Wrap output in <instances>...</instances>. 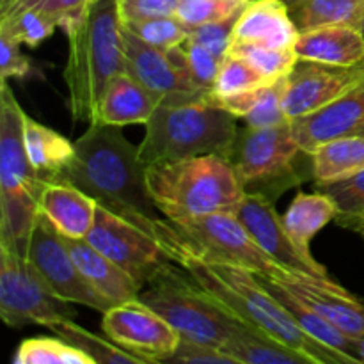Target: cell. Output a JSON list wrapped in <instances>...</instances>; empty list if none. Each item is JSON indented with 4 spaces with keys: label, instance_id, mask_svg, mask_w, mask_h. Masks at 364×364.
<instances>
[{
    "label": "cell",
    "instance_id": "f5cc1de1",
    "mask_svg": "<svg viewBox=\"0 0 364 364\" xmlns=\"http://www.w3.org/2000/svg\"><path fill=\"white\" fill-rule=\"evenodd\" d=\"M89 2H91V4H92V2H95V0H89Z\"/></svg>",
    "mask_w": 364,
    "mask_h": 364
},
{
    "label": "cell",
    "instance_id": "277c9868",
    "mask_svg": "<svg viewBox=\"0 0 364 364\" xmlns=\"http://www.w3.org/2000/svg\"><path fill=\"white\" fill-rule=\"evenodd\" d=\"M139 144L144 167L178 162L194 156L230 159L238 135L237 117L213 100L159 103Z\"/></svg>",
    "mask_w": 364,
    "mask_h": 364
},
{
    "label": "cell",
    "instance_id": "1f68e13d",
    "mask_svg": "<svg viewBox=\"0 0 364 364\" xmlns=\"http://www.w3.org/2000/svg\"><path fill=\"white\" fill-rule=\"evenodd\" d=\"M316 191L329 196L338 206L334 223L358 233L364 226V169L341 180L316 185Z\"/></svg>",
    "mask_w": 364,
    "mask_h": 364
},
{
    "label": "cell",
    "instance_id": "5bb4252c",
    "mask_svg": "<svg viewBox=\"0 0 364 364\" xmlns=\"http://www.w3.org/2000/svg\"><path fill=\"white\" fill-rule=\"evenodd\" d=\"M102 331L117 347L153 361L173 358L181 345L178 331L141 299L103 313Z\"/></svg>",
    "mask_w": 364,
    "mask_h": 364
},
{
    "label": "cell",
    "instance_id": "4dcf8cb0",
    "mask_svg": "<svg viewBox=\"0 0 364 364\" xmlns=\"http://www.w3.org/2000/svg\"><path fill=\"white\" fill-rule=\"evenodd\" d=\"M13 364H98V361L64 338L38 336L21 341Z\"/></svg>",
    "mask_w": 364,
    "mask_h": 364
},
{
    "label": "cell",
    "instance_id": "83f0119b",
    "mask_svg": "<svg viewBox=\"0 0 364 364\" xmlns=\"http://www.w3.org/2000/svg\"><path fill=\"white\" fill-rule=\"evenodd\" d=\"M316 185L341 180L364 169V135H348L326 142L309 155Z\"/></svg>",
    "mask_w": 364,
    "mask_h": 364
},
{
    "label": "cell",
    "instance_id": "c3c4849f",
    "mask_svg": "<svg viewBox=\"0 0 364 364\" xmlns=\"http://www.w3.org/2000/svg\"><path fill=\"white\" fill-rule=\"evenodd\" d=\"M284 2H287V4H288V6H291V4L299 2V0H284Z\"/></svg>",
    "mask_w": 364,
    "mask_h": 364
},
{
    "label": "cell",
    "instance_id": "74e56055",
    "mask_svg": "<svg viewBox=\"0 0 364 364\" xmlns=\"http://www.w3.org/2000/svg\"><path fill=\"white\" fill-rule=\"evenodd\" d=\"M249 2L251 0H185L180 2L176 18L188 28L199 27L238 16Z\"/></svg>",
    "mask_w": 364,
    "mask_h": 364
},
{
    "label": "cell",
    "instance_id": "484cf974",
    "mask_svg": "<svg viewBox=\"0 0 364 364\" xmlns=\"http://www.w3.org/2000/svg\"><path fill=\"white\" fill-rule=\"evenodd\" d=\"M283 217L288 235L299 251L309 259H316L311 252V242L329 223L336 220L338 206L323 192H299Z\"/></svg>",
    "mask_w": 364,
    "mask_h": 364
},
{
    "label": "cell",
    "instance_id": "8992f818",
    "mask_svg": "<svg viewBox=\"0 0 364 364\" xmlns=\"http://www.w3.org/2000/svg\"><path fill=\"white\" fill-rule=\"evenodd\" d=\"M25 114L9 84L0 82V247L27 258L46 181L25 151Z\"/></svg>",
    "mask_w": 364,
    "mask_h": 364
},
{
    "label": "cell",
    "instance_id": "f907efd6",
    "mask_svg": "<svg viewBox=\"0 0 364 364\" xmlns=\"http://www.w3.org/2000/svg\"><path fill=\"white\" fill-rule=\"evenodd\" d=\"M359 235H361V237L364 238V228H363V230H361V231H359Z\"/></svg>",
    "mask_w": 364,
    "mask_h": 364
},
{
    "label": "cell",
    "instance_id": "2e32d148",
    "mask_svg": "<svg viewBox=\"0 0 364 364\" xmlns=\"http://www.w3.org/2000/svg\"><path fill=\"white\" fill-rule=\"evenodd\" d=\"M240 223L251 233L256 244L290 272L311 274L316 277H331L318 259L302 255L288 235L283 217L277 213L274 201L262 192H245L244 199L235 210Z\"/></svg>",
    "mask_w": 364,
    "mask_h": 364
},
{
    "label": "cell",
    "instance_id": "db71d44e",
    "mask_svg": "<svg viewBox=\"0 0 364 364\" xmlns=\"http://www.w3.org/2000/svg\"><path fill=\"white\" fill-rule=\"evenodd\" d=\"M364 228V226H363ZM363 228H361V230H363ZM361 230H359V231H361ZM359 231H358V233H359Z\"/></svg>",
    "mask_w": 364,
    "mask_h": 364
},
{
    "label": "cell",
    "instance_id": "9a60e30c",
    "mask_svg": "<svg viewBox=\"0 0 364 364\" xmlns=\"http://www.w3.org/2000/svg\"><path fill=\"white\" fill-rule=\"evenodd\" d=\"M361 82H364V63L343 68L299 59L287 77L284 114L290 121L308 116L347 95Z\"/></svg>",
    "mask_w": 364,
    "mask_h": 364
},
{
    "label": "cell",
    "instance_id": "ac0fdd59",
    "mask_svg": "<svg viewBox=\"0 0 364 364\" xmlns=\"http://www.w3.org/2000/svg\"><path fill=\"white\" fill-rule=\"evenodd\" d=\"M291 127L306 155L334 139L359 134L364 127V82L329 105L294 119Z\"/></svg>",
    "mask_w": 364,
    "mask_h": 364
},
{
    "label": "cell",
    "instance_id": "7dc6e473",
    "mask_svg": "<svg viewBox=\"0 0 364 364\" xmlns=\"http://www.w3.org/2000/svg\"><path fill=\"white\" fill-rule=\"evenodd\" d=\"M359 31H361V34H363V39H364V18H363V23H361V27H359Z\"/></svg>",
    "mask_w": 364,
    "mask_h": 364
},
{
    "label": "cell",
    "instance_id": "816d5d0a",
    "mask_svg": "<svg viewBox=\"0 0 364 364\" xmlns=\"http://www.w3.org/2000/svg\"><path fill=\"white\" fill-rule=\"evenodd\" d=\"M4 2H6V0H0V4H4Z\"/></svg>",
    "mask_w": 364,
    "mask_h": 364
},
{
    "label": "cell",
    "instance_id": "60d3db41",
    "mask_svg": "<svg viewBox=\"0 0 364 364\" xmlns=\"http://www.w3.org/2000/svg\"><path fill=\"white\" fill-rule=\"evenodd\" d=\"M183 48L187 52V59L192 71V80H194L196 87L205 92H213V85H215L217 75H219L220 64H223L224 59L213 55L210 50L198 45V43L191 41V39H187L183 43Z\"/></svg>",
    "mask_w": 364,
    "mask_h": 364
},
{
    "label": "cell",
    "instance_id": "6da1fadb",
    "mask_svg": "<svg viewBox=\"0 0 364 364\" xmlns=\"http://www.w3.org/2000/svg\"><path fill=\"white\" fill-rule=\"evenodd\" d=\"M153 233L171 259L180 265L205 294L247 327L323 364H364L361 359L341 354L306 333L291 313L263 287L256 274L237 267L205 262L178 238L166 217L156 220Z\"/></svg>",
    "mask_w": 364,
    "mask_h": 364
},
{
    "label": "cell",
    "instance_id": "7c38bea8",
    "mask_svg": "<svg viewBox=\"0 0 364 364\" xmlns=\"http://www.w3.org/2000/svg\"><path fill=\"white\" fill-rule=\"evenodd\" d=\"M27 259L43 277L53 294L70 304H80L103 313L112 308L91 284L87 283L71 255L66 238L39 213L28 242Z\"/></svg>",
    "mask_w": 364,
    "mask_h": 364
},
{
    "label": "cell",
    "instance_id": "f546056e",
    "mask_svg": "<svg viewBox=\"0 0 364 364\" xmlns=\"http://www.w3.org/2000/svg\"><path fill=\"white\" fill-rule=\"evenodd\" d=\"M224 352L249 364H323L302 352L277 343L251 327H242L224 347Z\"/></svg>",
    "mask_w": 364,
    "mask_h": 364
},
{
    "label": "cell",
    "instance_id": "ee69618b",
    "mask_svg": "<svg viewBox=\"0 0 364 364\" xmlns=\"http://www.w3.org/2000/svg\"><path fill=\"white\" fill-rule=\"evenodd\" d=\"M153 361V359H151ZM156 364H249L244 359H238L235 355L228 354L224 350H215V348L198 347V345L181 341L180 348L173 358L166 361H155Z\"/></svg>",
    "mask_w": 364,
    "mask_h": 364
},
{
    "label": "cell",
    "instance_id": "b9f144b4",
    "mask_svg": "<svg viewBox=\"0 0 364 364\" xmlns=\"http://www.w3.org/2000/svg\"><path fill=\"white\" fill-rule=\"evenodd\" d=\"M240 16V14H238ZM238 16L230 18L224 21H215V23L199 25V27L188 28V39L198 45L205 46L206 50L213 53V55L224 57L230 52V46L233 43V31L235 23H237Z\"/></svg>",
    "mask_w": 364,
    "mask_h": 364
},
{
    "label": "cell",
    "instance_id": "d6986e66",
    "mask_svg": "<svg viewBox=\"0 0 364 364\" xmlns=\"http://www.w3.org/2000/svg\"><path fill=\"white\" fill-rule=\"evenodd\" d=\"M299 32L284 0H251L235 23L233 41L295 48Z\"/></svg>",
    "mask_w": 364,
    "mask_h": 364
},
{
    "label": "cell",
    "instance_id": "bcb514c9",
    "mask_svg": "<svg viewBox=\"0 0 364 364\" xmlns=\"http://www.w3.org/2000/svg\"><path fill=\"white\" fill-rule=\"evenodd\" d=\"M13 2H14V0H6V2H4V4H0V11L7 9V7H9Z\"/></svg>",
    "mask_w": 364,
    "mask_h": 364
},
{
    "label": "cell",
    "instance_id": "8d00e7d4",
    "mask_svg": "<svg viewBox=\"0 0 364 364\" xmlns=\"http://www.w3.org/2000/svg\"><path fill=\"white\" fill-rule=\"evenodd\" d=\"M123 27L137 36L146 45L160 50L176 48L188 39V27L181 23L176 16L132 21V23H123Z\"/></svg>",
    "mask_w": 364,
    "mask_h": 364
},
{
    "label": "cell",
    "instance_id": "44dd1931",
    "mask_svg": "<svg viewBox=\"0 0 364 364\" xmlns=\"http://www.w3.org/2000/svg\"><path fill=\"white\" fill-rule=\"evenodd\" d=\"M156 107L159 100L128 71H123L107 84L98 103L95 123L117 128L128 124H148Z\"/></svg>",
    "mask_w": 364,
    "mask_h": 364
},
{
    "label": "cell",
    "instance_id": "7a4b0ae2",
    "mask_svg": "<svg viewBox=\"0 0 364 364\" xmlns=\"http://www.w3.org/2000/svg\"><path fill=\"white\" fill-rule=\"evenodd\" d=\"M60 181L80 188L98 206L151 233L160 219L146 185L139 146L128 142L117 127L89 123L75 141V156Z\"/></svg>",
    "mask_w": 364,
    "mask_h": 364
},
{
    "label": "cell",
    "instance_id": "ba28073f",
    "mask_svg": "<svg viewBox=\"0 0 364 364\" xmlns=\"http://www.w3.org/2000/svg\"><path fill=\"white\" fill-rule=\"evenodd\" d=\"M301 153L304 151L295 137L291 121H288L277 127H244L238 130L230 160L245 192L276 198L279 192L301 183L295 169Z\"/></svg>",
    "mask_w": 364,
    "mask_h": 364
},
{
    "label": "cell",
    "instance_id": "f1b7e54d",
    "mask_svg": "<svg viewBox=\"0 0 364 364\" xmlns=\"http://www.w3.org/2000/svg\"><path fill=\"white\" fill-rule=\"evenodd\" d=\"M288 7L299 32L322 27L359 28L364 18V0H299Z\"/></svg>",
    "mask_w": 364,
    "mask_h": 364
},
{
    "label": "cell",
    "instance_id": "e0dca14e",
    "mask_svg": "<svg viewBox=\"0 0 364 364\" xmlns=\"http://www.w3.org/2000/svg\"><path fill=\"white\" fill-rule=\"evenodd\" d=\"M269 277L348 336L359 338L364 334V302L331 277L290 272L287 269Z\"/></svg>",
    "mask_w": 364,
    "mask_h": 364
},
{
    "label": "cell",
    "instance_id": "f35d334b",
    "mask_svg": "<svg viewBox=\"0 0 364 364\" xmlns=\"http://www.w3.org/2000/svg\"><path fill=\"white\" fill-rule=\"evenodd\" d=\"M20 7H27V9H34L45 14L57 25V28H63L68 34L84 20L91 2L89 0H14L7 9L0 11V13H6L9 9H20Z\"/></svg>",
    "mask_w": 364,
    "mask_h": 364
},
{
    "label": "cell",
    "instance_id": "ffe728a7",
    "mask_svg": "<svg viewBox=\"0 0 364 364\" xmlns=\"http://www.w3.org/2000/svg\"><path fill=\"white\" fill-rule=\"evenodd\" d=\"M98 203L66 181H50L39 196V213L59 235L85 240L96 220Z\"/></svg>",
    "mask_w": 364,
    "mask_h": 364
},
{
    "label": "cell",
    "instance_id": "4316f807",
    "mask_svg": "<svg viewBox=\"0 0 364 364\" xmlns=\"http://www.w3.org/2000/svg\"><path fill=\"white\" fill-rule=\"evenodd\" d=\"M258 279L262 281L263 287L291 313L295 320L301 323L302 329L306 333L311 334L315 340H318L320 343L327 345V347L334 348V350L341 352V354L352 355V358H358V348H355V338L348 336L343 331L338 329L336 326L326 320L323 316H320L318 313H315L313 309H309L308 306L302 304L301 301L294 297L288 290H284L277 281H274L272 277L269 276H259L256 274ZM359 359V358H358Z\"/></svg>",
    "mask_w": 364,
    "mask_h": 364
},
{
    "label": "cell",
    "instance_id": "d4e9b609",
    "mask_svg": "<svg viewBox=\"0 0 364 364\" xmlns=\"http://www.w3.org/2000/svg\"><path fill=\"white\" fill-rule=\"evenodd\" d=\"M287 77L288 75H284V77L277 78L270 84L251 89V91L238 92V95L223 96V98L213 96V100L220 107H224L228 112L233 114L237 119H244L245 127H277V124L290 121L284 114L283 107Z\"/></svg>",
    "mask_w": 364,
    "mask_h": 364
},
{
    "label": "cell",
    "instance_id": "4fadbf2b",
    "mask_svg": "<svg viewBox=\"0 0 364 364\" xmlns=\"http://www.w3.org/2000/svg\"><path fill=\"white\" fill-rule=\"evenodd\" d=\"M123 41L127 71L141 82L159 103L192 102L213 95L196 87L183 45L171 50L155 48L146 45L124 27Z\"/></svg>",
    "mask_w": 364,
    "mask_h": 364
},
{
    "label": "cell",
    "instance_id": "f6af8a7d",
    "mask_svg": "<svg viewBox=\"0 0 364 364\" xmlns=\"http://www.w3.org/2000/svg\"><path fill=\"white\" fill-rule=\"evenodd\" d=\"M355 348H358V358L364 363V334L355 338Z\"/></svg>",
    "mask_w": 364,
    "mask_h": 364
},
{
    "label": "cell",
    "instance_id": "7402d4cb",
    "mask_svg": "<svg viewBox=\"0 0 364 364\" xmlns=\"http://www.w3.org/2000/svg\"><path fill=\"white\" fill-rule=\"evenodd\" d=\"M66 244L82 276L103 299L112 304V308L141 297V284L130 274L124 272L119 265H116L112 259L107 258L103 252L92 247L87 240L66 238Z\"/></svg>",
    "mask_w": 364,
    "mask_h": 364
},
{
    "label": "cell",
    "instance_id": "d6a6232c",
    "mask_svg": "<svg viewBox=\"0 0 364 364\" xmlns=\"http://www.w3.org/2000/svg\"><path fill=\"white\" fill-rule=\"evenodd\" d=\"M52 331L57 336L64 338L70 343L78 345L80 348L87 350L98 361V364H156L151 359H144L141 355H135L132 352L124 350V348L117 347L116 343L107 340L105 336H98L91 331L84 329L75 320L59 323Z\"/></svg>",
    "mask_w": 364,
    "mask_h": 364
},
{
    "label": "cell",
    "instance_id": "3957f363",
    "mask_svg": "<svg viewBox=\"0 0 364 364\" xmlns=\"http://www.w3.org/2000/svg\"><path fill=\"white\" fill-rule=\"evenodd\" d=\"M64 82L75 123H95L107 84L127 71L117 0H95L84 20L68 32Z\"/></svg>",
    "mask_w": 364,
    "mask_h": 364
},
{
    "label": "cell",
    "instance_id": "681fc988",
    "mask_svg": "<svg viewBox=\"0 0 364 364\" xmlns=\"http://www.w3.org/2000/svg\"><path fill=\"white\" fill-rule=\"evenodd\" d=\"M359 135H364V127L361 128V130H359Z\"/></svg>",
    "mask_w": 364,
    "mask_h": 364
},
{
    "label": "cell",
    "instance_id": "30bf717a",
    "mask_svg": "<svg viewBox=\"0 0 364 364\" xmlns=\"http://www.w3.org/2000/svg\"><path fill=\"white\" fill-rule=\"evenodd\" d=\"M0 316L11 329L43 326L52 331L75 320L77 311L53 294L27 258L0 247Z\"/></svg>",
    "mask_w": 364,
    "mask_h": 364
},
{
    "label": "cell",
    "instance_id": "5b68a950",
    "mask_svg": "<svg viewBox=\"0 0 364 364\" xmlns=\"http://www.w3.org/2000/svg\"><path fill=\"white\" fill-rule=\"evenodd\" d=\"M146 185L156 210L171 223L233 212L245 196L228 156L206 155L146 167Z\"/></svg>",
    "mask_w": 364,
    "mask_h": 364
},
{
    "label": "cell",
    "instance_id": "cb8c5ba5",
    "mask_svg": "<svg viewBox=\"0 0 364 364\" xmlns=\"http://www.w3.org/2000/svg\"><path fill=\"white\" fill-rule=\"evenodd\" d=\"M23 144L32 169L46 183L60 181L75 156V142L28 114H25L23 121Z\"/></svg>",
    "mask_w": 364,
    "mask_h": 364
},
{
    "label": "cell",
    "instance_id": "e575fe53",
    "mask_svg": "<svg viewBox=\"0 0 364 364\" xmlns=\"http://www.w3.org/2000/svg\"><path fill=\"white\" fill-rule=\"evenodd\" d=\"M240 59L247 60L255 70L265 75L270 80L284 77L291 71L295 63L299 60L294 48H272V46L251 45V43L233 41L230 46V52Z\"/></svg>",
    "mask_w": 364,
    "mask_h": 364
},
{
    "label": "cell",
    "instance_id": "ab89813d",
    "mask_svg": "<svg viewBox=\"0 0 364 364\" xmlns=\"http://www.w3.org/2000/svg\"><path fill=\"white\" fill-rule=\"evenodd\" d=\"M43 77V70L34 59L21 52L20 43L0 36V82L9 78H32Z\"/></svg>",
    "mask_w": 364,
    "mask_h": 364
},
{
    "label": "cell",
    "instance_id": "52a82bcc",
    "mask_svg": "<svg viewBox=\"0 0 364 364\" xmlns=\"http://www.w3.org/2000/svg\"><path fill=\"white\" fill-rule=\"evenodd\" d=\"M144 304L166 318L181 341L205 348L224 350L231 338L245 327L237 316L208 294L180 265L160 270L141 291Z\"/></svg>",
    "mask_w": 364,
    "mask_h": 364
},
{
    "label": "cell",
    "instance_id": "9c48e42d",
    "mask_svg": "<svg viewBox=\"0 0 364 364\" xmlns=\"http://www.w3.org/2000/svg\"><path fill=\"white\" fill-rule=\"evenodd\" d=\"M169 224L178 238L205 262L237 267L259 276H274L284 270L256 244L237 213L215 212L180 223L169 220Z\"/></svg>",
    "mask_w": 364,
    "mask_h": 364
},
{
    "label": "cell",
    "instance_id": "d590c367",
    "mask_svg": "<svg viewBox=\"0 0 364 364\" xmlns=\"http://www.w3.org/2000/svg\"><path fill=\"white\" fill-rule=\"evenodd\" d=\"M277 80V78H276ZM270 78L259 73L258 70L251 66L247 60L240 57L228 53L220 64L219 75H217L215 85H213V96L223 98V96L238 95V92L251 91V89L262 87V85L270 84Z\"/></svg>",
    "mask_w": 364,
    "mask_h": 364
},
{
    "label": "cell",
    "instance_id": "8fae6325",
    "mask_svg": "<svg viewBox=\"0 0 364 364\" xmlns=\"http://www.w3.org/2000/svg\"><path fill=\"white\" fill-rule=\"evenodd\" d=\"M85 240L130 274L141 288L174 263L151 231L103 206L96 210L95 226Z\"/></svg>",
    "mask_w": 364,
    "mask_h": 364
},
{
    "label": "cell",
    "instance_id": "7bdbcfd3",
    "mask_svg": "<svg viewBox=\"0 0 364 364\" xmlns=\"http://www.w3.org/2000/svg\"><path fill=\"white\" fill-rule=\"evenodd\" d=\"M180 0H117L121 23L149 20V18L176 16Z\"/></svg>",
    "mask_w": 364,
    "mask_h": 364
},
{
    "label": "cell",
    "instance_id": "836d02e7",
    "mask_svg": "<svg viewBox=\"0 0 364 364\" xmlns=\"http://www.w3.org/2000/svg\"><path fill=\"white\" fill-rule=\"evenodd\" d=\"M55 28L57 25L50 18L27 7L0 13V36H6L31 48H36L46 41L55 32Z\"/></svg>",
    "mask_w": 364,
    "mask_h": 364
},
{
    "label": "cell",
    "instance_id": "603a6c76",
    "mask_svg": "<svg viewBox=\"0 0 364 364\" xmlns=\"http://www.w3.org/2000/svg\"><path fill=\"white\" fill-rule=\"evenodd\" d=\"M299 59L329 66H358L364 63V39L359 28L322 27L301 32L295 43Z\"/></svg>",
    "mask_w": 364,
    "mask_h": 364
}]
</instances>
